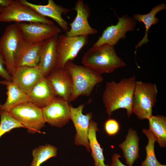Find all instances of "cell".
<instances>
[{"label":"cell","mask_w":166,"mask_h":166,"mask_svg":"<svg viewBox=\"0 0 166 166\" xmlns=\"http://www.w3.org/2000/svg\"><path fill=\"white\" fill-rule=\"evenodd\" d=\"M136 81L135 76H133L118 82L113 80L107 82L102 100L109 117L115 111L124 109L128 117H130L133 113V97Z\"/></svg>","instance_id":"6da1fadb"},{"label":"cell","mask_w":166,"mask_h":166,"mask_svg":"<svg viewBox=\"0 0 166 166\" xmlns=\"http://www.w3.org/2000/svg\"><path fill=\"white\" fill-rule=\"evenodd\" d=\"M81 62L84 66L101 75L112 73L126 65L117 56L114 46L106 44L93 46L85 53Z\"/></svg>","instance_id":"7a4b0ae2"},{"label":"cell","mask_w":166,"mask_h":166,"mask_svg":"<svg viewBox=\"0 0 166 166\" xmlns=\"http://www.w3.org/2000/svg\"><path fill=\"white\" fill-rule=\"evenodd\" d=\"M64 68L71 75L73 82V91L69 102L81 96H90L95 86L103 81L102 75L84 65H77L72 61H68Z\"/></svg>","instance_id":"3957f363"},{"label":"cell","mask_w":166,"mask_h":166,"mask_svg":"<svg viewBox=\"0 0 166 166\" xmlns=\"http://www.w3.org/2000/svg\"><path fill=\"white\" fill-rule=\"evenodd\" d=\"M25 42L16 23L6 26L0 39V52L5 62V68L11 76L16 68L18 59Z\"/></svg>","instance_id":"277c9868"},{"label":"cell","mask_w":166,"mask_h":166,"mask_svg":"<svg viewBox=\"0 0 166 166\" xmlns=\"http://www.w3.org/2000/svg\"><path fill=\"white\" fill-rule=\"evenodd\" d=\"M158 90L156 85L136 81L133 97V113L140 120H148L152 115Z\"/></svg>","instance_id":"5b68a950"},{"label":"cell","mask_w":166,"mask_h":166,"mask_svg":"<svg viewBox=\"0 0 166 166\" xmlns=\"http://www.w3.org/2000/svg\"><path fill=\"white\" fill-rule=\"evenodd\" d=\"M7 112L27 128L29 133H41L45 126L42 109L30 102L18 105Z\"/></svg>","instance_id":"8992f818"},{"label":"cell","mask_w":166,"mask_h":166,"mask_svg":"<svg viewBox=\"0 0 166 166\" xmlns=\"http://www.w3.org/2000/svg\"><path fill=\"white\" fill-rule=\"evenodd\" d=\"M88 36H69L66 34L58 35L56 44L55 67L63 68L69 61H72L81 49L88 43Z\"/></svg>","instance_id":"52a82bcc"},{"label":"cell","mask_w":166,"mask_h":166,"mask_svg":"<svg viewBox=\"0 0 166 166\" xmlns=\"http://www.w3.org/2000/svg\"><path fill=\"white\" fill-rule=\"evenodd\" d=\"M39 22L54 24L51 20L43 17L22 3L20 0H13L8 7L0 13V22Z\"/></svg>","instance_id":"ba28073f"},{"label":"cell","mask_w":166,"mask_h":166,"mask_svg":"<svg viewBox=\"0 0 166 166\" xmlns=\"http://www.w3.org/2000/svg\"><path fill=\"white\" fill-rule=\"evenodd\" d=\"M25 42L36 43L45 40L62 32L61 30L54 24L39 22L16 23Z\"/></svg>","instance_id":"9c48e42d"},{"label":"cell","mask_w":166,"mask_h":166,"mask_svg":"<svg viewBox=\"0 0 166 166\" xmlns=\"http://www.w3.org/2000/svg\"><path fill=\"white\" fill-rule=\"evenodd\" d=\"M118 18L117 23L106 28L93 46L105 44L114 46L120 39L126 38L127 32L134 30L136 22L133 18L127 15Z\"/></svg>","instance_id":"30bf717a"},{"label":"cell","mask_w":166,"mask_h":166,"mask_svg":"<svg viewBox=\"0 0 166 166\" xmlns=\"http://www.w3.org/2000/svg\"><path fill=\"white\" fill-rule=\"evenodd\" d=\"M69 102L57 96L48 105L42 109L45 123L50 125L61 128L70 120V108Z\"/></svg>","instance_id":"8fae6325"},{"label":"cell","mask_w":166,"mask_h":166,"mask_svg":"<svg viewBox=\"0 0 166 166\" xmlns=\"http://www.w3.org/2000/svg\"><path fill=\"white\" fill-rule=\"evenodd\" d=\"M84 106L85 104H82L75 108L70 105V120L72 121L76 129L75 144L78 146H84L88 152H90L88 134L90 121L93 115L90 112L85 115L83 114Z\"/></svg>","instance_id":"7c38bea8"},{"label":"cell","mask_w":166,"mask_h":166,"mask_svg":"<svg viewBox=\"0 0 166 166\" xmlns=\"http://www.w3.org/2000/svg\"><path fill=\"white\" fill-rule=\"evenodd\" d=\"M77 12L73 21L69 24L70 28L66 32L69 36H87L96 34L97 30L91 26L88 19L90 14V10L88 5L82 0L76 2L73 9Z\"/></svg>","instance_id":"4fadbf2b"},{"label":"cell","mask_w":166,"mask_h":166,"mask_svg":"<svg viewBox=\"0 0 166 166\" xmlns=\"http://www.w3.org/2000/svg\"><path fill=\"white\" fill-rule=\"evenodd\" d=\"M20 1L41 15L53 19L64 31L66 32L69 30L68 24L62 16L63 14L67 13L70 11L69 8L56 4L53 0H48L47 4L45 5L33 3L26 0Z\"/></svg>","instance_id":"5bb4252c"},{"label":"cell","mask_w":166,"mask_h":166,"mask_svg":"<svg viewBox=\"0 0 166 166\" xmlns=\"http://www.w3.org/2000/svg\"><path fill=\"white\" fill-rule=\"evenodd\" d=\"M11 76L12 81L27 95L44 77L38 66L18 67Z\"/></svg>","instance_id":"9a60e30c"},{"label":"cell","mask_w":166,"mask_h":166,"mask_svg":"<svg viewBox=\"0 0 166 166\" xmlns=\"http://www.w3.org/2000/svg\"><path fill=\"white\" fill-rule=\"evenodd\" d=\"M50 82L57 97L69 102L73 89L71 76L65 68L55 67L46 77Z\"/></svg>","instance_id":"2e32d148"},{"label":"cell","mask_w":166,"mask_h":166,"mask_svg":"<svg viewBox=\"0 0 166 166\" xmlns=\"http://www.w3.org/2000/svg\"><path fill=\"white\" fill-rule=\"evenodd\" d=\"M58 36H53L43 42L38 66L44 77H47L56 67V44Z\"/></svg>","instance_id":"e0dca14e"},{"label":"cell","mask_w":166,"mask_h":166,"mask_svg":"<svg viewBox=\"0 0 166 166\" xmlns=\"http://www.w3.org/2000/svg\"><path fill=\"white\" fill-rule=\"evenodd\" d=\"M29 102L42 109L50 103L57 96L50 82L44 77L28 94Z\"/></svg>","instance_id":"ac0fdd59"},{"label":"cell","mask_w":166,"mask_h":166,"mask_svg":"<svg viewBox=\"0 0 166 166\" xmlns=\"http://www.w3.org/2000/svg\"><path fill=\"white\" fill-rule=\"evenodd\" d=\"M139 138L137 132L132 128H130L125 140L119 145L123 152L126 163L132 166L139 156Z\"/></svg>","instance_id":"d6986e66"},{"label":"cell","mask_w":166,"mask_h":166,"mask_svg":"<svg viewBox=\"0 0 166 166\" xmlns=\"http://www.w3.org/2000/svg\"><path fill=\"white\" fill-rule=\"evenodd\" d=\"M43 42L30 43L25 42L18 58L16 68L21 66H38Z\"/></svg>","instance_id":"ffe728a7"},{"label":"cell","mask_w":166,"mask_h":166,"mask_svg":"<svg viewBox=\"0 0 166 166\" xmlns=\"http://www.w3.org/2000/svg\"><path fill=\"white\" fill-rule=\"evenodd\" d=\"M7 89V97L5 103L0 104V110L8 112L18 105L29 102L28 95L22 91L12 81H2Z\"/></svg>","instance_id":"44dd1931"},{"label":"cell","mask_w":166,"mask_h":166,"mask_svg":"<svg viewBox=\"0 0 166 166\" xmlns=\"http://www.w3.org/2000/svg\"><path fill=\"white\" fill-rule=\"evenodd\" d=\"M166 8V4L162 3L157 5L152 8L148 13L144 14H135L133 15V19L138 21L139 22L143 23L145 28L144 35L142 39L135 46L136 51L139 47L148 42V33L149 29L152 25H156L159 21V19L156 17V14L161 10Z\"/></svg>","instance_id":"7402d4cb"},{"label":"cell","mask_w":166,"mask_h":166,"mask_svg":"<svg viewBox=\"0 0 166 166\" xmlns=\"http://www.w3.org/2000/svg\"><path fill=\"white\" fill-rule=\"evenodd\" d=\"M99 131L97 124L92 119L90 123L88 138L91 152V156L94 161V166H109L104 163L103 149L101 147L97 139L96 132Z\"/></svg>","instance_id":"603a6c76"},{"label":"cell","mask_w":166,"mask_h":166,"mask_svg":"<svg viewBox=\"0 0 166 166\" xmlns=\"http://www.w3.org/2000/svg\"><path fill=\"white\" fill-rule=\"evenodd\" d=\"M149 129L153 134L160 147H166V117L157 115H152L148 119Z\"/></svg>","instance_id":"cb8c5ba5"},{"label":"cell","mask_w":166,"mask_h":166,"mask_svg":"<svg viewBox=\"0 0 166 166\" xmlns=\"http://www.w3.org/2000/svg\"><path fill=\"white\" fill-rule=\"evenodd\" d=\"M57 148L50 144L40 145L33 149V161L31 166H40L49 158L56 156Z\"/></svg>","instance_id":"d4e9b609"},{"label":"cell","mask_w":166,"mask_h":166,"mask_svg":"<svg viewBox=\"0 0 166 166\" xmlns=\"http://www.w3.org/2000/svg\"><path fill=\"white\" fill-rule=\"evenodd\" d=\"M142 132L146 136L148 142L145 147L146 157L142 162L141 166H160L161 164L157 160L154 151L155 144L156 142L155 138L149 129L144 128Z\"/></svg>","instance_id":"484cf974"},{"label":"cell","mask_w":166,"mask_h":166,"mask_svg":"<svg viewBox=\"0 0 166 166\" xmlns=\"http://www.w3.org/2000/svg\"><path fill=\"white\" fill-rule=\"evenodd\" d=\"M0 138L5 133L14 128H24L9 112L0 110Z\"/></svg>","instance_id":"4316f807"},{"label":"cell","mask_w":166,"mask_h":166,"mask_svg":"<svg viewBox=\"0 0 166 166\" xmlns=\"http://www.w3.org/2000/svg\"><path fill=\"white\" fill-rule=\"evenodd\" d=\"M104 129L108 135L109 136H114L116 135L119 131V124L116 120L109 118L105 123Z\"/></svg>","instance_id":"83f0119b"},{"label":"cell","mask_w":166,"mask_h":166,"mask_svg":"<svg viewBox=\"0 0 166 166\" xmlns=\"http://www.w3.org/2000/svg\"><path fill=\"white\" fill-rule=\"evenodd\" d=\"M5 62L3 56L0 52V76L5 80L12 81V76L7 71L4 66Z\"/></svg>","instance_id":"f1b7e54d"},{"label":"cell","mask_w":166,"mask_h":166,"mask_svg":"<svg viewBox=\"0 0 166 166\" xmlns=\"http://www.w3.org/2000/svg\"><path fill=\"white\" fill-rule=\"evenodd\" d=\"M121 157V156L119 154L114 153L112 156V162L110 166H132L131 165L126 166L123 164L119 159Z\"/></svg>","instance_id":"f546056e"},{"label":"cell","mask_w":166,"mask_h":166,"mask_svg":"<svg viewBox=\"0 0 166 166\" xmlns=\"http://www.w3.org/2000/svg\"><path fill=\"white\" fill-rule=\"evenodd\" d=\"M13 0H0V7L4 8L10 5L13 2Z\"/></svg>","instance_id":"4dcf8cb0"},{"label":"cell","mask_w":166,"mask_h":166,"mask_svg":"<svg viewBox=\"0 0 166 166\" xmlns=\"http://www.w3.org/2000/svg\"><path fill=\"white\" fill-rule=\"evenodd\" d=\"M4 8L0 7V13L2 11Z\"/></svg>","instance_id":"1f68e13d"},{"label":"cell","mask_w":166,"mask_h":166,"mask_svg":"<svg viewBox=\"0 0 166 166\" xmlns=\"http://www.w3.org/2000/svg\"><path fill=\"white\" fill-rule=\"evenodd\" d=\"M160 166H166V165L160 164Z\"/></svg>","instance_id":"d6a6232c"},{"label":"cell","mask_w":166,"mask_h":166,"mask_svg":"<svg viewBox=\"0 0 166 166\" xmlns=\"http://www.w3.org/2000/svg\"><path fill=\"white\" fill-rule=\"evenodd\" d=\"M2 83V81H0V84Z\"/></svg>","instance_id":"836d02e7"}]
</instances>
